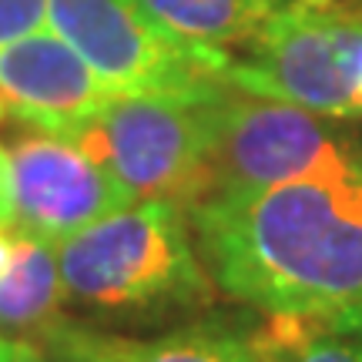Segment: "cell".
Segmentation results:
<instances>
[{
    "instance_id": "obj_14",
    "label": "cell",
    "mask_w": 362,
    "mask_h": 362,
    "mask_svg": "<svg viewBox=\"0 0 362 362\" xmlns=\"http://www.w3.org/2000/svg\"><path fill=\"white\" fill-rule=\"evenodd\" d=\"M0 225H13V178L4 141H0Z\"/></svg>"
},
{
    "instance_id": "obj_5",
    "label": "cell",
    "mask_w": 362,
    "mask_h": 362,
    "mask_svg": "<svg viewBox=\"0 0 362 362\" xmlns=\"http://www.w3.org/2000/svg\"><path fill=\"white\" fill-rule=\"evenodd\" d=\"M47 24L117 94L215 98L232 88V54L171 34L138 0H47Z\"/></svg>"
},
{
    "instance_id": "obj_12",
    "label": "cell",
    "mask_w": 362,
    "mask_h": 362,
    "mask_svg": "<svg viewBox=\"0 0 362 362\" xmlns=\"http://www.w3.org/2000/svg\"><path fill=\"white\" fill-rule=\"evenodd\" d=\"M248 339L259 362H362V339L325 315H265Z\"/></svg>"
},
{
    "instance_id": "obj_8",
    "label": "cell",
    "mask_w": 362,
    "mask_h": 362,
    "mask_svg": "<svg viewBox=\"0 0 362 362\" xmlns=\"http://www.w3.org/2000/svg\"><path fill=\"white\" fill-rule=\"evenodd\" d=\"M0 98L17 121L67 134L121 94L61 34L40 27L0 47Z\"/></svg>"
},
{
    "instance_id": "obj_18",
    "label": "cell",
    "mask_w": 362,
    "mask_h": 362,
    "mask_svg": "<svg viewBox=\"0 0 362 362\" xmlns=\"http://www.w3.org/2000/svg\"><path fill=\"white\" fill-rule=\"evenodd\" d=\"M21 352H24L21 339H11L0 332V362H21Z\"/></svg>"
},
{
    "instance_id": "obj_6",
    "label": "cell",
    "mask_w": 362,
    "mask_h": 362,
    "mask_svg": "<svg viewBox=\"0 0 362 362\" xmlns=\"http://www.w3.org/2000/svg\"><path fill=\"white\" fill-rule=\"evenodd\" d=\"M362 155V138L332 117L228 88L215 101L208 194L259 192L282 181L339 168Z\"/></svg>"
},
{
    "instance_id": "obj_9",
    "label": "cell",
    "mask_w": 362,
    "mask_h": 362,
    "mask_svg": "<svg viewBox=\"0 0 362 362\" xmlns=\"http://www.w3.org/2000/svg\"><path fill=\"white\" fill-rule=\"evenodd\" d=\"M30 342L78 362H259L242 322H194L165 336L134 339L57 319Z\"/></svg>"
},
{
    "instance_id": "obj_10",
    "label": "cell",
    "mask_w": 362,
    "mask_h": 362,
    "mask_svg": "<svg viewBox=\"0 0 362 362\" xmlns=\"http://www.w3.org/2000/svg\"><path fill=\"white\" fill-rule=\"evenodd\" d=\"M64 282L57 265V242L13 232V259L0 275V332L21 342L37 339L61 319Z\"/></svg>"
},
{
    "instance_id": "obj_17",
    "label": "cell",
    "mask_w": 362,
    "mask_h": 362,
    "mask_svg": "<svg viewBox=\"0 0 362 362\" xmlns=\"http://www.w3.org/2000/svg\"><path fill=\"white\" fill-rule=\"evenodd\" d=\"M13 225H0V275L7 272V265H11L13 259Z\"/></svg>"
},
{
    "instance_id": "obj_2",
    "label": "cell",
    "mask_w": 362,
    "mask_h": 362,
    "mask_svg": "<svg viewBox=\"0 0 362 362\" xmlns=\"http://www.w3.org/2000/svg\"><path fill=\"white\" fill-rule=\"evenodd\" d=\"M64 302L111 322H151L205 309L218 285L198 255L188 211L131 202L57 242Z\"/></svg>"
},
{
    "instance_id": "obj_1",
    "label": "cell",
    "mask_w": 362,
    "mask_h": 362,
    "mask_svg": "<svg viewBox=\"0 0 362 362\" xmlns=\"http://www.w3.org/2000/svg\"><path fill=\"white\" fill-rule=\"evenodd\" d=\"M188 221L218 292L262 315L362 305V155L259 192L208 194Z\"/></svg>"
},
{
    "instance_id": "obj_4",
    "label": "cell",
    "mask_w": 362,
    "mask_h": 362,
    "mask_svg": "<svg viewBox=\"0 0 362 362\" xmlns=\"http://www.w3.org/2000/svg\"><path fill=\"white\" fill-rule=\"evenodd\" d=\"M221 94H121L67 138L111 171L134 202H171L192 211L211 192L208 151Z\"/></svg>"
},
{
    "instance_id": "obj_15",
    "label": "cell",
    "mask_w": 362,
    "mask_h": 362,
    "mask_svg": "<svg viewBox=\"0 0 362 362\" xmlns=\"http://www.w3.org/2000/svg\"><path fill=\"white\" fill-rule=\"evenodd\" d=\"M332 325H339V329H346V332H352V336L362 339V305H352V309H342V312H332V315H325Z\"/></svg>"
},
{
    "instance_id": "obj_3",
    "label": "cell",
    "mask_w": 362,
    "mask_h": 362,
    "mask_svg": "<svg viewBox=\"0 0 362 362\" xmlns=\"http://www.w3.org/2000/svg\"><path fill=\"white\" fill-rule=\"evenodd\" d=\"M228 84L332 121H362V0H288L245 61L232 57Z\"/></svg>"
},
{
    "instance_id": "obj_11",
    "label": "cell",
    "mask_w": 362,
    "mask_h": 362,
    "mask_svg": "<svg viewBox=\"0 0 362 362\" xmlns=\"http://www.w3.org/2000/svg\"><path fill=\"white\" fill-rule=\"evenodd\" d=\"M171 34L205 44V47H238L252 44L288 0H138Z\"/></svg>"
},
{
    "instance_id": "obj_16",
    "label": "cell",
    "mask_w": 362,
    "mask_h": 362,
    "mask_svg": "<svg viewBox=\"0 0 362 362\" xmlns=\"http://www.w3.org/2000/svg\"><path fill=\"white\" fill-rule=\"evenodd\" d=\"M21 362H78V359H67V356H57V352L40 349V346H34V342H24Z\"/></svg>"
},
{
    "instance_id": "obj_19",
    "label": "cell",
    "mask_w": 362,
    "mask_h": 362,
    "mask_svg": "<svg viewBox=\"0 0 362 362\" xmlns=\"http://www.w3.org/2000/svg\"><path fill=\"white\" fill-rule=\"evenodd\" d=\"M7 117V104H4V98H0V121Z\"/></svg>"
},
{
    "instance_id": "obj_7",
    "label": "cell",
    "mask_w": 362,
    "mask_h": 362,
    "mask_svg": "<svg viewBox=\"0 0 362 362\" xmlns=\"http://www.w3.org/2000/svg\"><path fill=\"white\" fill-rule=\"evenodd\" d=\"M13 178V228L64 242L134 198L111 171L57 131L24 124L4 141Z\"/></svg>"
},
{
    "instance_id": "obj_13",
    "label": "cell",
    "mask_w": 362,
    "mask_h": 362,
    "mask_svg": "<svg viewBox=\"0 0 362 362\" xmlns=\"http://www.w3.org/2000/svg\"><path fill=\"white\" fill-rule=\"evenodd\" d=\"M47 21V0H0V47L40 30Z\"/></svg>"
}]
</instances>
